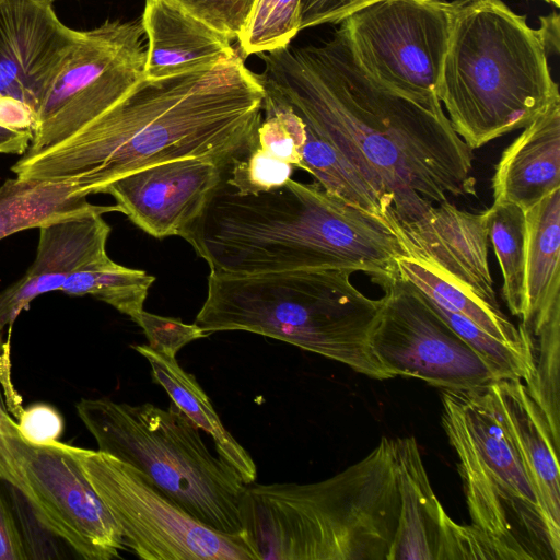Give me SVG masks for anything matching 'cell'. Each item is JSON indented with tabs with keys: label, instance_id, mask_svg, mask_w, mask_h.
<instances>
[{
	"label": "cell",
	"instance_id": "1",
	"mask_svg": "<svg viewBox=\"0 0 560 560\" xmlns=\"http://www.w3.org/2000/svg\"><path fill=\"white\" fill-rule=\"evenodd\" d=\"M258 56L264 69L256 75L264 89L362 174L385 203L388 222H413L450 196L476 195L472 150L442 107L427 106L372 77L342 27L320 46H288Z\"/></svg>",
	"mask_w": 560,
	"mask_h": 560
},
{
	"label": "cell",
	"instance_id": "2",
	"mask_svg": "<svg viewBox=\"0 0 560 560\" xmlns=\"http://www.w3.org/2000/svg\"><path fill=\"white\" fill-rule=\"evenodd\" d=\"M265 90L237 52L208 68L143 79L105 114L11 167L20 177L67 180L89 196L158 163L206 159L230 166L257 144Z\"/></svg>",
	"mask_w": 560,
	"mask_h": 560
},
{
	"label": "cell",
	"instance_id": "3",
	"mask_svg": "<svg viewBox=\"0 0 560 560\" xmlns=\"http://www.w3.org/2000/svg\"><path fill=\"white\" fill-rule=\"evenodd\" d=\"M182 237L213 275L341 269L382 285L399 276L397 260L404 257L384 221L317 183L291 178L258 192H242L224 178Z\"/></svg>",
	"mask_w": 560,
	"mask_h": 560
},
{
	"label": "cell",
	"instance_id": "4",
	"mask_svg": "<svg viewBox=\"0 0 560 560\" xmlns=\"http://www.w3.org/2000/svg\"><path fill=\"white\" fill-rule=\"evenodd\" d=\"M394 441L322 481L246 485L242 535L257 560H387L399 517Z\"/></svg>",
	"mask_w": 560,
	"mask_h": 560
},
{
	"label": "cell",
	"instance_id": "5",
	"mask_svg": "<svg viewBox=\"0 0 560 560\" xmlns=\"http://www.w3.org/2000/svg\"><path fill=\"white\" fill-rule=\"evenodd\" d=\"M541 33L501 0L452 1L439 100L471 149L523 129L560 100Z\"/></svg>",
	"mask_w": 560,
	"mask_h": 560
},
{
	"label": "cell",
	"instance_id": "6",
	"mask_svg": "<svg viewBox=\"0 0 560 560\" xmlns=\"http://www.w3.org/2000/svg\"><path fill=\"white\" fill-rule=\"evenodd\" d=\"M341 269L208 277L195 324L208 336L242 330L342 363L368 377L394 378L371 346L381 310Z\"/></svg>",
	"mask_w": 560,
	"mask_h": 560
},
{
	"label": "cell",
	"instance_id": "7",
	"mask_svg": "<svg viewBox=\"0 0 560 560\" xmlns=\"http://www.w3.org/2000/svg\"><path fill=\"white\" fill-rule=\"evenodd\" d=\"M78 416L98 451L143 472L164 494L208 527L242 532L240 500L245 483L214 456L199 429L173 402L130 405L108 398L81 399Z\"/></svg>",
	"mask_w": 560,
	"mask_h": 560
},
{
	"label": "cell",
	"instance_id": "8",
	"mask_svg": "<svg viewBox=\"0 0 560 560\" xmlns=\"http://www.w3.org/2000/svg\"><path fill=\"white\" fill-rule=\"evenodd\" d=\"M441 401L471 524L500 560H559L560 537L548 524L489 386L442 389Z\"/></svg>",
	"mask_w": 560,
	"mask_h": 560
},
{
	"label": "cell",
	"instance_id": "9",
	"mask_svg": "<svg viewBox=\"0 0 560 560\" xmlns=\"http://www.w3.org/2000/svg\"><path fill=\"white\" fill-rule=\"evenodd\" d=\"M88 480L144 560H257L242 533L225 534L192 517L143 472L101 451L72 446Z\"/></svg>",
	"mask_w": 560,
	"mask_h": 560
},
{
	"label": "cell",
	"instance_id": "10",
	"mask_svg": "<svg viewBox=\"0 0 560 560\" xmlns=\"http://www.w3.org/2000/svg\"><path fill=\"white\" fill-rule=\"evenodd\" d=\"M0 480L18 490L38 520L82 559L120 557L121 530L71 445L32 443L18 425L0 432Z\"/></svg>",
	"mask_w": 560,
	"mask_h": 560
},
{
	"label": "cell",
	"instance_id": "11",
	"mask_svg": "<svg viewBox=\"0 0 560 560\" xmlns=\"http://www.w3.org/2000/svg\"><path fill=\"white\" fill-rule=\"evenodd\" d=\"M143 35L140 20L82 31L44 96L24 154L65 140L126 97L144 79Z\"/></svg>",
	"mask_w": 560,
	"mask_h": 560
},
{
	"label": "cell",
	"instance_id": "12",
	"mask_svg": "<svg viewBox=\"0 0 560 560\" xmlns=\"http://www.w3.org/2000/svg\"><path fill=\"white\" fill-rule=\"evenodd\" d=\"M452 2L381 0L342 23L360 65L388 88L441 108L439 82L447 48Z\"/></svg>",
	"mask_w": 560,
	"mask_h": 560
},
{
	"label": "cell",
	"instance_id": "13",
	"mask_svg": "<svg viewBox=\"0 0 560 560\" xmlns=\"http://www.w3.org/2000/svg\"><path fill=\"white\" fill-rule=\"evenodd\" d=\"M381 287L385 294L370 341L394 377L418 378L452 390L486 388L499 381L409 281L399 275Z\"/></svg>",
	"mask_w": 560,
	"mask_h": 560
},
{
	"label": "cell",
	"instance_id": "14",
	"mask_svg": "<svg viewBox=\"0 0 560 560\" xmlns=\"http://www.w3.org/2000/svg\"><path fill=\"white\" fill-rule=\"evenodd\" d=\"M229 166L206 159H183L133 171L107 184L102 192L119 212L149 235L183 236L199 217Z\"/></svg>",
	"mask_w": 560,
	"mask_h": 560
},
{
	"label": "cell",
	"instance_id": "15",
	"mask_svg": "<svg viewBox=\"0 0 560 560\" xmlns=\"http://www.w3.org/2000/svg\"><path fill=\"white\" fill-rule=\"evenodd\" d=\"M55 1L0 0V94L27 105L36 116L82 35L59 20Z\"/></svg>",
	"mask_w": 560,
	"mask_h": 560
},
{
	"label": "cell",
	"instance_id": "16",
	"mask_svg": "<svg viewBox=\"0 0 560 560\" xmlns=\"http://www.w3.org/2000/svg\"><path fill=\"white\" fill-rule=\"evenodd\" d=\"M488 209L471 213L445 201L433 206L420 220H390L388 226L404 257L429 267L490 306L500 307L488 262Z\"/></svg>",
	"mask_w": 560,
	"mask_h": 560
},
{
	"label": "cell",
	"instance_id": "17",
	"mask_svg": "<svg viewBox=\"0 0 560 560\" xmlns=\"http://www.w3.org/2000/svg\"><path fill=\"white\" fill-rule=\"evenodd\" d=\"M117 206L57 220L39 228L36 256L24 276L0 292V329L12 326L20 313L40 294L59 291L77 270L107 257L110 226L103 214Z\"/></svg>",
	"mask_w": 560,
	"mask_h": 560
},
{
	"label": "cell",
	"instance_id": "18",
	"mask_svg": "<svg viewBox=\"0 0 560 560\" xmlns=\"http://www.w3.org/2000/svg\"><path fill=\"white\" fill-rule=\"evenodd\" d=\"M140 21L148 38L144 79L208 68L237 52L226 36L174 0H145Z\"/></svg>",
	"mask_w": 560,
	"mask_h": 560
},
{
	"label": "cell",
	"instance_id": "19",
	"mask_svg": "<svg viewBox=\"0 0 560 560\" xmlns=\"http://www.w3.org/2000/svg\"><path fill=\"white\" fill-rule=\"evenodd\" d=\"M506 147L492 176L493 203L524 211L560 188V100Z\"/></svg>",
	"mask_w": 560,
	"mask_h": 560
},
{
	"label": "cell",
	"instance_id": "20",
	"mask_svg": "<svg viewBox=\"0 0 560 560\" xmlns=\"http://www.w3.org/2000/svg\"><path fill=\"white\" fill-rule=\"evenodd\" d=\"M489 388L535 487L548 524L560 537L559 446L548 422L523 381L503 378Z\"/></svg>",
	"mask_w": 560,
	"mask_h": 560
},
{
	"label": "cell",
	"instance_id": "21",
	"mask_svg": "<svg viewBox=\"0 0 560 560\" xmlns=\"http://www.w3.org/2000/svg\"><path fill=\"white\" fill-rule=\"evenodd\" d=\"M393 441L400 506L387 560H436L445 510L431 487L415 436Z\"/></svg>",
	"mask_w": 560,
	"mask_h": 560
},
{
	"label": "cell",
	"instance_id": "22",
	"mask_svg": "<svg viewBox=\"0 0 560 560\" xmlns=\"http://www.w3.org/2000/svg\"><path fill=\"white\" fill-rule=\"evenodd\" d=\"M525 265L521 324L560 303V188L524 211Z\"/></svg>",
	"mask_w": 560,
	"mask_h": 560
},
{
	"label": "cell",
	"instance_id": "23",
	"mask_svg": "<svg viewBox=\"0 0 560 560\" xmlns=\"http://www.w3.org/2000/svg\"><path fill=\"white\" fill-rule=\"evenodd\" d=\"M133 348L149 362L153 382L165 389L172 402L199 430L212 438L218 455L235 468L243 482L253 483L257 478L254 459L225 429L196 377L178 364L176 357L160 353L148 345Z\"/></svg>",
	"mask_w": 560,
	"mask_h": 560
},
{
	"label": "cell",
	"instance_id": "24",
	"mask_svg": "<svg viewBox=\"0 0 560 560\" xmlns=\"http://www.w3.org/2000/svg\"><path fill=\"white\" fill-rule=\"evenodd\" d=\"M86 197L72 182L9 178L0 186V240L100 207L89 202Z\"/></svg>",
	"mask_w": 560,
	"mask_h": 560
},
{
	"label": "cell",
	"instance_id": "25",
	"mask_svg": "<svg viewBox=\"0 0 560 560\" xmlns=\"http://www.w3.org/2000/svg\"><path fill=\"white\" fill-rule=\"evenodd\" d=\"M397 268L400 277L415 285L432 303L465 316L534 363L528 329L522 324L516 328L500 307L490 306L411 258L400 257L397 260Z\"/></svg>",
	"mask_w": 560,
	"mask_h": 560
},
{
	"label": "cell",
	"instance_id": "26",
	"mask_svg": "<svg viewBox=\"0 0 560 560\" xmlns=\"http://www.w3.org/2000/svg\"><path fill=\"white\" fill-rule=\"evenodd\" d=\"M305 127L300 168L310 173L330 196L387 224L388 210L362 174L328 141Z\"/></svg>",
	"mask_w": 560,
	"mask_h": 560
},
{
	"label": "cell",
	"instance_id": "27",
	"mask_svg": "<svg viewBox=\"0 0 560 560\" xmlns=\"http://www.w3.org/2000/svg\"><path fill=\"white\" fill-rule=\"evenodd\" d=\"M155 277L113 261L108 256L73 272L59 291L74 296L92 295L131 319L143 310Z\"/></svg>",
	"mask_w": 560,
	"mask_h": 560
},
{
	"label": "cell",
	"instance_id": "28",
	"mask_svg": "<svg viewBox=\"0 0 560 560\" xmlns=\"http://www.w3.org/2000/svg\"><path fill=\"white\" fill-rule=\"evenodd\" d=\"M527 329L532 338L534 372L524 384L560 447V303L535 319Z\"/></svg>",
	"mask_w": 560,
	"mask_h": 560
},
{
	"label": "cell",
	"instance_id": "29",
	"mask_svg": "<svg viewBox=\"0 0 560 560\" xmlns=\"http://www.w3.org/2000/svg\"><path fill=\"white\" fill-rule=\"evenodd\" d=\"M489 240L503 277L502 296L512 315L521 317L524 293L525 215L509 203H493L489 209Z\"/></svg>",
	"mask_w": 560,
	"mask_h": 560
},
{
	"label": "cell",
	"instance_id": "30",
	"mask_svg": "<svg viewBox=\"0 0 560 560\" xmlns=\"http://www.w3.org/2000/svg\"><path fill=\"white\" fill-rule=\"evenodd\" d=\"M302 0H256L247 24L237 37L243 58L285 48L301 31Z\"/></svg>",
	"mask_w": 560,
	"mask_h": 560
},
{
	"label": "cell",
	"instance_id": "31",
	"mask_svg": "<svg viewBox=\"0 0 560 560\" xmlns=\"http://www.w3.org/2000/svg\"><path fill=\"white\" fill-rule=\"evenodd\" d=\"M262 112L266 116L257 130V145L270 156L300 168L301 150L306 140L303 119L288 103L267 90Z\"/></svg>",
	"mask_w": 560,
	"mask_h": 560
},
{
	"label": "cell",
	"instance_id": "32",
	"mask_svg": "<svg viewBox=\"0 0 560 560\" xmlns=\"http://www.w3.org/2000/svg\"><path fill=\"white\" fill-rule=\"evenodd\" d=\"M294 167L265 153L257 144L229 166L225 180L242 192L266 191L291 178Z\"/></svg>",
	"mask_w": 560,
	"mask_h": 560
},
{
	"label": "cell",
	"instance_id": "33",
	"mask_svg": "<svg viewBox=\"0 0 560 560\" xmlns=\"http://www.w3.org/2000/svg\"><path fill=\"white\" fill-rule=\"evenodd\" d=\"M2 483L5 486V495L13 511L27 559L62 557L60 544H66L38 520L18 490L3 481Z\"/></svg>",
	"mask_w": 560,
	"mask_h": 560
},
{
	"label": "cell",
	"instance_id": "34",
	"mask_svg": "<svg viewBox=\"0 0 560 560\" xmlns=\"http://www.w3.org/2000/svg\"><path fill=\"white\" fill-rule=\"evenodd\" d=\"M494 559L499 556L486 535L471 525H459L446 513L441 517L436 560Z\"/></svg>",
	"mask_w": 560,
	"mask_h": 560
},
{
	"label": "cell",
	"instance_id": "35",
	"mask_svg": "<svg viewBox=\"0 0 560 560\" xmlns=\"http://www.w3.org/2000/svg\"><path fill=\"white\" fill-rule=\"evenodd\" d=\"M131 320L141 327L149 347L168 357H176L184 346L208 336L195 323L185 324L178 318L151 314L144 310Z\"/></svg>",
	"mask_w": 560,
	"mask_h": 560
},
{
	"label": "cell",
	"instance_id": "36",
	"mask_svg": "<svg viewBox=\"0 0 560 560\" xmlns=\"http://www.w3.org/2000/svg\"><path fill=\"white\" fill-rule=\"evenodd\" d=\"M230 40L237 39L256 0H174Z\"/></svg>",
	"mask_w": 560,
	"mask_h": 560
},
{
	"label": "cell",
	"instance_id": "37",
	"mask_svg": "<svg viewBox=\"0 0 560 560\" xmlns=\"http://www.w3.org/2000/svg\"><path fill=\"white\" fill-rule=\"evenodd\" d=\"M16 418L20 434L32 443L59 441L63 431L62 416L48 404L37 402L22 408Z\"/></svg>",
	"mask_w": 560,
	"mask_h": 560
},
{
	"label": "cell",
	"instance_id": "38",
	"mask_svg": "<svg viewBox=\"0 0 560 560\" xmlns=\"http://www.w3.org/2000/svg\"><path fill=\"white\" fill-rule=\"evenodd\" d=\"M381 0H302L300 30L340 23L352 13Z\"/></svg>",
	"mask_w": 560,
	"mask_h": 560
},
{
	"label": "cell",
	"instance_id": "39",
	"mask_svg": "<svg viewBox=\"0 0 560 560\" xmlns=\"http://www.w3.org/2000/svg\"><path fill=\"white\" fill-rule=\"evenodd\" d=\"M0 560H27L13 511L7 495L1 490Z\"/></svg>",
	"mask_w": 560,
	"mask_h": 560
},
{
	"label": "cell",
	"instance_id": "40",
	"mask_svg": "<svg viewBox=\"0 0 560 560\" xmlns=\"http://www.w3.org/2000/svg\"><path fill=\"white\" fill-rule=\"evenodd\" d=\"M37 124L35 112L22 102L0 94V126L34 132Z\"/></svg>",
	"mask_w": 560,
	"mask_h": 560
},
{
	"label": "cell",
	"instance_id": "41",
	"mask_svg": "<svg viewBox=\"0 0 560 560\" xmlns=\"http://www.w3.org/2000/svg\"><path fill=\"white\" fill-rule=\"evenodd\" d=\"M8 354V343L3 341L2 330L0 329V432L9 431L18 424V422L10 416V410L4 399V396L9 390L8 387L11 385L9 378Z\"/></svg>",
	"mask_w": 560,
	"mask_h": 560
},
{
	"label": "cell",
	"instance_id": "42",
	"mask_svg": "<svg viewBox=\"0 0 560 560\" xmlns=\"http://www.w3.org/2000/svg\"><path fill=\"white\" fill-rule=\"evenodd\" d=\"M33 132L0 126V153L23 155L30 147Z\"/></svg>",
	"mask_w": 560,
	"mask_h": 560
},
{
	"label": "cell",
	"instance_id": "43",
	"mask_svg": "<svg viewBox=\"0 0 560 560\" xmlns=\"http://www.w3.org/2000/svg\"><path fill=\"white\" fill-rule=\"evenodd\" d=\"M544 42L548 48L555 52L559 51V16L552 13L550 16L541 19V26L539 28Z\"/></svg>",
	"mask_w": 560,
	"mask_h": 560
}]
</instances>
